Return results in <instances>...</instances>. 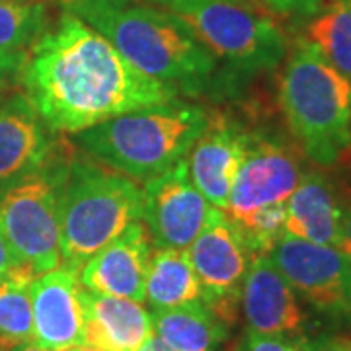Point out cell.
I'll use <instances>...</instances> for the list:
<instances>
[{
  "instance_id": "cell-1",
  "label": "cell",
  "mask_w": 351,
  "mask_h": 351,
  "mask_svg": "<svg viewBox=\"0 0 351 351\" xmlns=\"http://www.w3.org/2000/svg\"><path fill=\"white\" fill-rule=\"evenodd\" d=\"M20 76L27 100L57 135H76L178 96V88L141 73L100 32L66 10L27 51Z\"/></svg>"
},
{
  "instance_id": "cell-2",
  "label": "cell",
  "mask_w": 351,
  "mask_h": 351,
  "mask_svg": "<svg viewBox=\"0 0 351 351\" xmlns=\"http://www.w3.org/2000/svg\"><path fill=\"white\" fill-rule=\"evenodd\" d=\"M59 2L63 10L100 32L135 69L166 84L197 90L217 69L213 55L170 10L106 0Z\"/></svg>"
},
{
  "instance_id": "cell-3",
  "label": "cell",
  "mask_w": 351,
  "mask_h": 351,
  "mask_svg": "<svg viewBox=\"0 0 351 351\" xmlns=\"http://www.w3.org/2000/svg\"><path fill=\"white\" fill-rule=\"evenodd\" d=\"M277 101L291 137L318 166H336L351 149V80L306 38L285 59Z\"/></svg>"
},
{
  "instance_id": "cell-4",
  "label": "cell",
  "mask_w": 351,
  "mask_h": 351,
  "mask_svg": "<svg viewBox=\"0 0 351 351\" xmlns=\"http://www.w3.org/2000/svg\"><path fill=\"white\" fill-rule=\"evenodd\" d=\"M209 119V112L201 106L168 101L121 113L75 137L96 162L147 182L186 158Z\"/></svg>"
},
{
  "instance_id": "cell-5",
  "label": "cell",
  "mask_w": 351,
  "mask_h": 351,
  "mask_svg": "<svg viewBox=\"0 0 351 351\" xmlns=\"http://www.w3.org/2000/svg\"><path fill=\"white\" fill-rule=\"evenodd\" d=\"M143 219L135 180L90 158L73 156L61 195V258L75 271Z\"/></svg>"
},
{
  "instance_id": "cell-6",
  "label": "cell",
  "mask_w": 351,
  "mask_h": 351,
  "mask_svg": "<svg viewBox=\"0 0 351 351\" xmlns=\"http://www.w3.org/2000/svg\"><path fill=\"white\" fill-rule=\"evenodd\" d=\"M73 154L59 143L47 162L0 193V234L18 265L36 276L63 263L61 195Z\"/></svg>"
},
{
  "instance_id": "cell-7",
  "label": "cell",
  "mask_w": 351,
  "mask_h": 351,
  "mask_svg": "<svg viewBox=\"0 0 351 351\" xmlns=\"http://www.w3.org/2000/svg\"><path fill=\"white\" fill-rule=\"evenodd\" d=\"M201 45L239 75L274 71L287 57V36L260 4L193 0L170 8Z\"/></svg>"
},
{
  "instance_id": "cell-8",
  "label": "cell",
  "mask_w": 351,
  "mask_h": 351,
  "mask_svg": "<svg viewBox=\"0 0 351 351\" xmlns=\"http://www.w3.org/2000/svg\"><path fill=\"white\" fill-rule=\"evenodd\" d=\"M301 178V156L289 143L274 135L250 133L225 215L240 226L267 209L287 205Z\"/></svg>"
},
{
  "instance_id": "cell-9",
  "label": "cell",
  "mask_w": 351,
  "mask_h": 351,
  "mask_svg": "<svg viewBox=\"0 0 351 351\" xmlns=\"http://www.w3.org/2000/svg\"><path fill=\"white\" fill-rule=\"evenodd\" d=\"M188 256L201 285L205 302L226 326H234L240 313V291L252 254L239 228L213 207L205 226L189 244Z\"/></svg>"
},
{
  "instance_id": "cell-10",
  "label": "cell",
  "mask_w": 351,
  "mask_h": 351,
  "mask_svg": "<svg viewBox=\"0 0 351 351\" xmlns=\"http://www.w3.org/2000/svg\"><path fill=\"white\" fill-rule=\"evenodd\" d=\"M297 295L328 316L351 314V262L338 246L283 234L267 252Z\"/></svg>"
},
{
  "instance_id": "cell-11",
  "label": "cell",
  "mask_w": 351,
  "mask_h": 351,
  "mask_svg": "<svg viewBox=\"0 0 351 351\" xmlns=\"http://www.w3.org/2000/svg\"><path fill=\"white\" fill-rule=\"evenodd\" d=\"M213 205L189 178L182 158L143 188V219L156 248H188L205 226Z\"/></svg>"
},
{
  "instance_id": "cell-12",
  "label": "cell",
  "mask_w": 351,
  "mask_h": 351,
  "mask_svg": "<svg viewBox=\"0 0 351 351\" xmlns=\"http://www.w3.org/2000/svg\"><path fill=\"white\" fill-rule=\"evenodd\" d=\"M240 311L246 330L258 334L302 338L306 328L299 295L267 254H254L250 258L240 291Z\"/></svg>"
},
{
  "instance_id": "cell-13",
  "label": "cell",
  "mask_w": 351,
  "mask_h": 351,
  "mask_svg": "<svg viewBox=\"0 0 351 351\" xmlns=\"http://www.w3.org/2000/svg\"><path fill=\"white\" fill-rule=\"evenodd\" d=\"M34 341L45 351L84 343L82 285L78 271L59 265L32 283Z\"/></svg>"
},
{
  "instance_id": "cell-14",
  "label": "cell",
  "mask_w": 351,
  "mask_h": 351,
  "mask_svg": "<svg viewBox=\"0 0 351 351\" xmlns=\"http://www.w3.org/2000/svg\"><path fill=\"white\" fill-rule=\"evenodd\" d=\"M151 234L147 226L133 223L92 256L78 271L80 285L108 297L145 302V283L151 262Z\"/></svg>"
},
{
  "instance_id": "cell-15",
  "label": "cell",
  "mask_w": 351,
  "mask_h": 351,
  "mask_svg": "<svg viewBox=\"0 0 351 351\" xmlns=\"http://www.w3.org/2000/svg\"><path fill=\"white\" fill-rule=\"evenodd\" d=\"M57 147L25 94L0 104V193L41 168Z\"/></svg>"
},
{
  "instance_id": "cell-16",
  "label": "cell",
  "mask_w": 351,
  "mask_h": 351,
  "mask_svg": "<svg viewBox=\"0 0 351 351\" xmlns=\"http://www.w3.org/2000/svg\"><path fill=\"white\" fill-rule=\"evenodd\" d=\"M248 131L225 117H211L188 152L189 178L213 207L225 211L246 151Z\"/></svg>"
},
{
  "instance_id": "cell-17",
  "label": "cell",
  "mask_w": 351,
  "mask_h": 351,
  "mask_svg": "<svg viewBox=\"0 0 351 351\" xmlns=\"http://www.w3.org/2000/svg\"><path fill=\"white\" fill-rule=\"evenodd\" d=\"M346 203L326 174L311 170L302 174L285 207V232L291 237L339 246Z\"/></svg>"
},
{
  "instance_id": "cell-18",
  "label": "cell",
  "mask_w": 351,
  "mask_h": 351,
  "mask_svg": "<svg viewBox=\"0 0 351 351\" xmlns=\"http://www.w3.org/2000/svg\"><path fill=\"white\" fill-rule=\"evenodd\" d=\"M84 343L101 351H137L154 336L152 314L143 302L82 289Z\"/></svg>"
},
{
  "instance_id": "cell-19",
  "label": "cell",
  "mask_w": 351,
  "mask_h": 351,
  "mask_svg": "<svg viewBox=\"0 0 351 351\" xmlns=\"http://www.w3.org/2000/svg\"><path fill=\"white\" fill-rule=\"evenodd\" d=\"M151 314L154 334L170 351H219L228 338V326L203 301Z\"/></svg>"
},
{
  "instance_id": "cell-20",
  "label": "cell",
  "mask_w": 351,
  "mask_h": 351,
  "mask_svg": "<svg viewBox=\"0 0 351 351\" xmlns=\"http://www.w3.org/2000/svg\"><path fill=\"white\" fill-rule=\"evenodd\" d=\"M145 301L152 311H168L201 301V285L186 248H156L145 283Z\"/></svg>"
},
{
  "instance_id": "cell-21",
  "label": "cell",
  "mask_w": 351,
  "mask_h": 351,
  "mask_svg": "<svg viewBox=\"0 0 351 351\" xmlns=\"http://www.w3.org/2000/svg\"><path fill=\"white\" fill-rule=\"evenodd\" d=\"M36 274L16 265L0 279V351H10L34 341L32 283Z\"/></svg>"
},
{
  "instance_id": "cell-22",
  "label": "cell",
  "mask_w": 351,
  "mask_h": 351,
  "mask_svg": "<svg viewBox=\"0 0 351 351\" xmlns=\"http://www.w3.org/2000/svg\"><path fill=\"white\" fill-rule=\"evenodd\" d=\"M306 39L351 80V0H334L326 10L314 14L306 25Z\"/></svg>"
},
{
  "instance_id": "cell-23",
  "label": "cell",
  "mask_w": 351,
  "mask_h": 351,
  "mask_svg": "<svg viewBox=\"0 0 351 351\" xmlns=\"http://www.w3.org/2000/svg\"><path fill=\"white\" fill-rule=\"evenodd\" d=\"M47 27V0H0V51L27 53Z\"/></svg>"
},
{
  "instance_id": "cell-24",
  "label": "cell",
  "mask_w": 351,
  "mask_h": 351,
  "mask_svg": "<svg viewBox=\"0 0 351 351\" xmlns=\"http://www.w3.org/2000/svg\"><path fill=\"white\" fill-rule=\"evenodd\" d=\"M234 351H308V341L287 336H267L246 330Z\"/></svg>"
},
{
  "instance_id": "cell-25",
  "label": "cell",
  "mask_w": 351,
  "mask_h": 351,
  "mask_svg": "<svg viewBox=\"0 0 351 351\" xmlns=\"http://www.w3.org/2000/svg\"><path fill=\"white\" fill-rule=\"evenodd\" d=\"M324 0H260L267 12L281 18H311L320 12Z\"/></svg>"
},
{
  "instance_id": "cell-26",
  "label": "cell",
  "mask_w": 351,
  "mask_h": 351,
  "mask_svg": "<svg viewBox=\"0 0 351 351\" xmlns=\"http://www.w3.org/2000/svg\"><path fill=\"white\" fill-rule=\"evenodd\" d=\"M27 53H6L0 51V86L14 75H20L24 66Z\"/></svg>"
},
{
  "instance_id": "cell-27",
  "label": "cell",
  "mask_w": 351,
  "mask_h": 351,
  "mask_svg": "<svg viewBox=\"0 0 351 351\" xmlns=\"http://www.w3.org/2000/svg\"><path fill=\"white\" fill-rule=\"evenodd\" d=\"M308 351H351V336H328L308 343Z\"/></svg>"
},
{
  "instance_id": "cell-28",
  "label": "cell",
  "mask_w": 351,
  "mask_h": 351,
  "mask_svg": "<svg viewBox=\"0 0 351 351\" xmlns=\"http://www.w3.org/2000/svg\"><path fill=\"white\" fill-rule=\"evenodd\" d=\"M338 248L351 262V199L350 203H346V209H343V228H341V242Z\"/></svg>"
},
{
  "instance_id": "cell-29",
  "label": "cell",
  "mask_w": 351,
  "mask_h": 351,
  "mask_svg": "<svg viewBox=\"0 0 351 351\" xmlns=\"http://www.w3.org/2000/svg\"><path fill=\"white\" fill-rule=\"evenodd\" d=\"M16 265H18L16 258H14L12 252L8 248L6 240L2 239V234H0V279L6 276V274H10Z\"/></svg>"
},
{
  "instance_id": "cell-30",
  "label": "cell",
  "mask_w": 351,
  "mask_h": 351,
  "mask_svg": "<svg viewBox=\"0 0 351 351\" xmlns=\"http://www.w3.org/2000/svg\"><path fill=\"white\" fill-rule=\"evenodd\" d=\"M137 351H170V350H168V346L164 343L162 339L154 334V336H151V338L147 339V341H145Z\"/></svg>"
},
{
  "instance_id": "cell-31",
  "label": "cell",
  "mask_w": 351,
  "mask_h": 351,
  "mask_svg": "<svg viewBox=\"0 0 351 351\" xmlns=\"http://www.w3.org/2000/svg\"><path fill=\"white\" fill-rule=\"evenodd\" d=\"M152 2H156V4H162L166 6L168 10L176 6V4H182V2H193V0H152ZM230 2H244V4H260V0H230ZM262 6V4H260Z\"/></svg>"
},
{
  "instance_id": "cell-32",
  "label": "cell",
  "mask_w": 351,
  "mask_h": 351,
  "mask_svg": "<svg viewBox=\"0 0 351 351\" xmlns=\"http://www.w3.org/2000/svg\"><path fill=\"white\" fill-rule=\"evenodd\" d=\"M10 351H45L43 348H39L36 341H27V343H22V346H18V348H14Z\"/></svg>"
},
{
  "instance_id": "cell-33",
  "label": "cell",
  "mask_w": 351,
  "mask_h": 351,
  "mask_svg": "<svg viewBox=\"0 0 351 351\" xmlns=\"http://www.w3.org/2000/svg\"><path fill=\"white\" fill-rule=\"evenodd\" d=\"M64 351H101L98 348H94V346H90V343H80V346H75V348H69V350Z\"/></svg>"
},
{
  "instance_id": "cell-34",
  "label": "cell",
  "mask_w": 351,
  "mask_h": 351,
  "mask_svg": "<svg viewBox=\"0 0 351 351\" xmlns=\"http://www.w3.org/2000/svg\"><path fill=\"white\" fill-rule=\"evenodd\" d=\"M106 2H112V4H135L138 0H106Z\"/></svg>"
},
{
  "instance_id": "cell-35",
  "label": "cell",
  "mask_w": 351,
  "mask_h": 351,
  "mask_svg": "<svg viewBox=\"0 0 351 351\" xmlns=\"http://www.w3.org/2000/svg\"><path fill=\"white\" fill-rule=\"evenodd\" d=\"M350 316H351V314H350Z\"/></svg>"
}]
</instances>
